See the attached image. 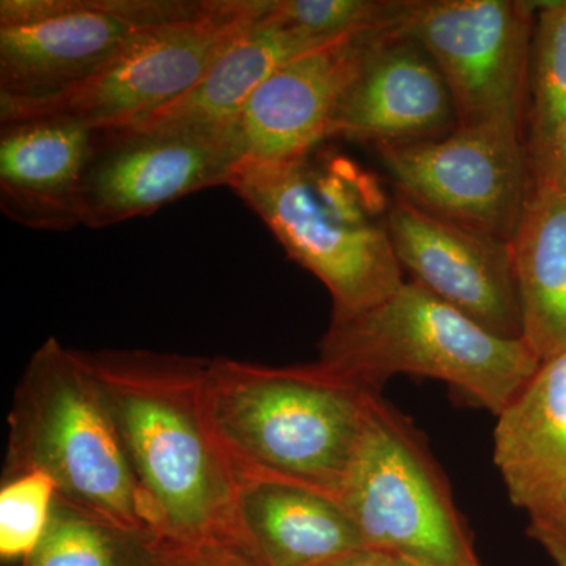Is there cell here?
I'll return each instance as SVG.
<instances>
[{
	"instance_id": "cell-1",
	"label": "cell",
	"mask_w": 566,
	"mask_h": 566,
	"mask_svg": "<svg viewBox=\"0 0 566 566\" xmlns=\"http://www.w3.org/2000/svg\"><path fill=\"white\" fill-rule=\"evenodd\" d=\"M153 534L174 546L241 542L237 474L203 406L207 359L104 349L87 353Z\"/></svg>"
},
{
	"instance_id": "cell-2",
	"label": "cell",
	"mask_w": 566,
	"mask_h": 566,
	"mask_svg": "<svg viewBox=\"0 0 566 566\" xmlns=\"http://www.w3.org/2000/svg\"><path fill=\"white\" fill-rule=\"evenodd\" d=\"M374 394L318 363L277 368L218 357L205 365V415L238 480L296 483L335 499Z\"/></svg>"
},
{
	"instance_id": "cell-3",
	"label": "cell",
	"mask_w": 566,
	"mask_h": 566,
	"mask_svg": "<svg viewBox=\"0 0 566 566\" xmlns=\"http://www.w3.org/2000/svg\"><path fill=\"white\" fill-rule=\"evenodd\" d=\"M290 259L333 300V318L360 314L405 283L381 182L360 164L315 150L292 163L243 161L229 182Z\"/></svg>"
},
{
	"instance_id": "cell-4",
	"label": "cell",
	"mask_w": 566,
	"mask_h": 566,
	"mask_svg": "<svg viewBox=\"0 0 566 566\" xmlns=\"http://www.w3.org/2000/svg\"><path fill=\"white\" fill-rule=\"evenodd\" d=\"M9 427L3 480L40 472L57 486L59 501L153 534L87 353L48 338L22 375Z\"/></svg>"
},
{
	"instance_id": "cell-5",
	"label": "cell",
	"mask_w": 566,
	"mask_h": 566,
	"mask_svg": "<svg viewBox=\"0 0 566 566\" xmlns=\"http://www.w3.org/2000/svg\"><path fill=\"white\" fill-rule=\"evenodd\" d=\"M318 364L379 394L397 375L439 379L497 417L542 360L523 338L499 337L409 281L360 314L331 319Z\"/></svg>"
},
{
	"instance_id": "cell-6",
	"label": "cell",
	"mask_w": 566,
	"mask_h": 566,
	"mask_svg": "<svg viewBox=\"0 0 566 566\" xmlns=\"http://www.w3.org/2000/svg\"><path fill=\"white\" fill-rule=\"evenodd\" d=\"M337 499L365 547L419 566H480L423 436L381 394L368 405L363 439Z\"/></svg>"
},
{
	"instance_id": "cell-7",
	"label": "cell",
	"mask_w": 566,
	"mask_h": 566,
	"mask_svg": "<svg viewBox=\"0 0 566 566\" xmlns=\"http://www.w3.org/2000/svg\"><path fill=\"white\" fill-rule=\"evenodd\" d=\"M273 2L199 0L189 13L140 33L76 87L36 102L0 103V123L61 115L109 129L147 120L188 95Z\"/></svg>"
},
{
	"instance_id": "cell-8",
	"label": "cell",
	"mask_w": 566,
	"mask_h": 566,
	"mask_svg": "<svg viewBox=\"0 0 566 566\" xmlns=\"http://www.w3.org/2000/svg\"><path fill=\"white\" fill-rule=\"evenodd\" d=\"M199 0H2L0 103L50 98L103 70L134 39Z\"/></svg>"
},
{
	"instance_id": "cell-9",
	"label": "cell",
	"mask_w": 566,
	"mask_h": 566,
	"mask_svg": "<svg viewBox=\"0 0 566 566\" xmlns=\"http://www.w3.org/2000/svg\"><path fill=\"white\" fill-rule=\"evenodd\" d=\"M243 161L237 125L142 122L95 129L82 181V226L106 229L229 186Z\"/></svg>"
},
{
	"instance_id": "cell-10",
	"label": "cell",
	"mask_w": 566,
	"mask_h": 566,
	"mask_svg": "<svg viewBox=\"0 0 566 566\" xmlns=\"http://www.w3.org/2000/svg\"><path fill=\"white\" fill-rule=\"evenodd\" d=\"M523 122L494 118L438 139L376 147L397 193L442 218L512 241L532 188Z\"/></svg>"
},
{
	"instance_id": "cell-11",
	"label": "cell",
	"mask_w": 566,
	"mask_h": 566,
	"mask_svg": "<svg viewBox=\"0 0 566 566\" xmlns=\"http://www.w3.org/2000/svg\"><path fill=\"white\" fill-rule=\"evenodd\" d=\"M536 2L405 0L390 32L416 41L444 77L458 126L523 122Z\"/></svg>"
},
{
	"instance_id": "cell-12",
	"label": "cell",
	"mask_w": 566,
	"mask_h": 566,
	"mask_svg": "<svg viewBox=\"0 0 566 566\" xmlns=\"http://www.w3.org/2000/svg\"><path fill=\"white\" fill-rule=\"evenodd\" d=\"M387 227L401 270L427 292L504 338L523 337L512 245L395 193Z\"/></svg>"
},
{
	"instance_id": "cell-13",
	"label": "cell",
	"mask_w": 566,
	"mask_h": 566,
	"mask_svg": "<svg viewBox=\"0 0 566 566\" xmlns=\"http://www.w3.org/2000/svg\"><path fill=\"white\" fill-rule=\"evenodd\" d=\"M376 32L305 52L271 74L238 117L244 161H297L331 139L335 112Z\"/></svg>"
},
{
	"instance_id": "cell-14",
	"label": "cell",
	"mask_w": 566,
	"mask_h": 566,
	"mask_svg": "<svg viewBox=\"0 0 566 566\" xmlns=\"http://www.w3.org/2000/svg\"><path fill=\"white\" fill-rule=\"evenodd\" d=\"M458 128L444 77L416 41L376 32L335 112L331 139L376 147L438 139Z\"/></svg>"
},
{
	"instance_id": "cell-15",
	"label": "cell",
	"mask_w": 566,
	"mask_h": 566,
	"mask_svg": "<svg viewBox=\"0 0 566 566\" xmlns=\"http://www.w3.org/2000/svg\"><path fill=\"white\" fill-rule=\"evenodd\" d=\"M95 129L61 115L2 123L0 210L39 232L82 226L81 193Z\"/></svg>"
},
{
	"instance_id": "cell-16",
	"label": "cell",
	"mask_w": 566,
	"mask_h": 566,
	"mask_svg": "<svg viewBox=\"0 0 566 566\" xmlns=\"http://www.w3.org/2000/svg\"><path fill=\"white\" fill-rule=\"evenodd\" d=\"M494 464L528 516L566 497V353L543 360L497 416Z\"/></svg>"
},
{
	"instance_id": "cell-17",
	"label": "cell",
	"mask_w": 566,
	"mask_h": 566,
	"mask_svg": "<svg viewBox=\"0 0 566 566\" xmlns=\"http://www.w3.org/2000/svg\"><path fill=\"white\" fill-rule=\"evenodd\" d=\"M234 516L264 566H323L365 547L338 499L296 483L241 479Z\"/></svg>"
},
{
	"instance_id": "cell-18",
	"label": "cell",
	"mask_w": 566,
	"mask_h": 566,
	"mask_svg": "<svg viewBox=\"0 0 566 566\" xmlns=\"http://www.w3.org/2000/svg\"><path fill=\"white\" fill-rule=\"evenodd\" d=\"M510 245L521 338L543 363L566 353V189L534 182Z\"/></svg>"
},
{
	"instance_id": "cell-19",
	"label": "cell",
	"mask_w": 566,
	"mask_h": 566,
	"mask_svg": "<svg viewBox=\"0 0 566 566\" xmlns=\"http://www.w3.org/2000/svg\"><path fill=\"white\" fill-rule=\"evenodd\" d=\"M274 2L222 52L188 95L144 122L234 126L252 93L271 74L305 52L331 44L283 22Z\"/></svg>"
},
{
	"instance_id": "cell-20",
	"label": "cell",
	"mask_w": 566,
	"mask_h": 566,
	"mask_svg": "<svg viewBox=\"0 0 566 566\" xmlns=\"http://www.w3.org/2000/svg\"><path fill=\"white\" fill-rule=\"evenodd\" d=\"M24 566H167L155 534L118 526L55 499L50 526Z\"/></svg>"
},
{
	"instance_id": "cell-21",
	"label": "cell",
	"mask_w": 566,
	"mask_h": 566,
	"mask_svg": "<svg viewBox=\"0 0 566 566\" xmlns=\"http://www.w3.org/2000/svg\"><path fill=\"white\" fill-rule=\"evenodd\" d=\"M527 95L532 163L546 150L566 117V0L536 2Z\"/></svg>"
},
{
	"instance_id": "cell-22",
	"label": "cell",
	"mask_w": 566,
	"mask_h": 566,
	"mask_svg": "<svg viewBox=\"0 0 566 566\" xmlns=\"http://www.w3.org/2000/svg\"><path fill=\"white\" fill-rule=\"evenodd\" d=\"M405 0H275L274 11L286 24L323 43L397 24Z\"/></svg>"
},
{
	"instance_id": "cell-23",
	"label": "cell",
	"mask_w": 566,
	"mask_h": 566,
	"mask_svg": "<svg viewBox=\"0 0 566 566\" xmlns=\"http://www.w3.org/2000/svg\"><path fill=\"white\" fill-rule=\"evenodd\" d=\"M57 486L50 476L29 472L3 480L0 490V556L29 558L50 526Z\"/></svg>"
},
{
	"instance_id": "cell-24",
	"label": "cell",
	"mask_w": 566,
	"mask_h": 566,
	"mask_svg": "<svg viewBox=\"0 0 566 566\" xmlns=\"http://www.w3.org/2000/svg\"><path fill=\"white\" fill-rule=\"evenodd\" d=\"M166 545L167 566H264L238 542H210L196 546Z\"/></svg>"
},
{
	"instance_id": "cell-25",
	"label": "cell",
	"mask_w": 566,
	"mask_h": 566,
	"mask_svg": "<svg viewBox=\"0 0 566 566\" xmlns=\"http://www.w3.org/2000/svg\"><path fill=\"white\" fill-rule=\"evenodd\" d=\"M528 520V536L546 551L554 565L566 566V497Z\"/></svg>"
},
{
	"instance_id": "cell-26",
	"label": "cell",
	"mask_w": 566,
	"mask_h": 566,
	"mask_svg": "<svg viewBox=\"0 0 566 566\" xmlns=\"http://www.w3.org/2000/svg\"><path fill=\"white\" fill-rule=\"evenodd\" d=\"M534 182H551L566 189V117L546 150L531 163Z\"/></svg>"
},
{
	"instance_id": "cell-27",
	"label": "cell",
	"mask_w": 566,
	"mask_h": 566,
	"mask_svg": "<svg viewBox=\"0 0 566 566\" xmlns=\"http://www.w3.org/2000/svg\"><path fill=\"white\" fill-rule=\"evenodd\" d=\"M323 566H419L408 558L374 547H360Z\"/></svg>"
}]
</instances>
